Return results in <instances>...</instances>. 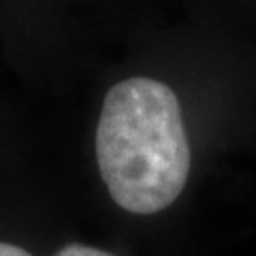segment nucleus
Segmentation results:
<instances>
[{"instance_id":"f257e3e1","label":"nucleus","mask_w":256,"mask_h":256,"mask_svg":"<svg viewBox=\"0 0 256 256\" xmlns=\"http://www.w3.org/2000/svg\"><path fill=\"white\" fill-rule=\"evenodd\" d=\"M96 160L111 198L128 214L171 207L190 175V143L178 94L150 77H130L105 96Z\"/></svg>"},{"instance_id":"f03ea898","label":"nucleus","mask_w":256,"mask_h":256,"mask_svg":"<svg viewBox=\"0 0 256 256\" xmlns=\"http://www.w3.org/2000/svg\"><path fill=\"white\" fill-rule=\"evenodd\" d=\"M56 256H116V254L98 250V248H92V246H84V244H70V246H64Z\"/></svg>"},{"instance_id":"7ed1b4c3","label":"nucleus","mask_w":256,"mask_h":256,"mask_svg":"<svg viewBox=\"0 0 256 256\" xmlns=\"http://www.w3.org/2000/svg\"><path fill=\"white\" fill-rule=\"evenodd\" d=\"M0 256H32L30 252H26L20 246L13 244H0Z\"/></svg>"}]
</instances>
